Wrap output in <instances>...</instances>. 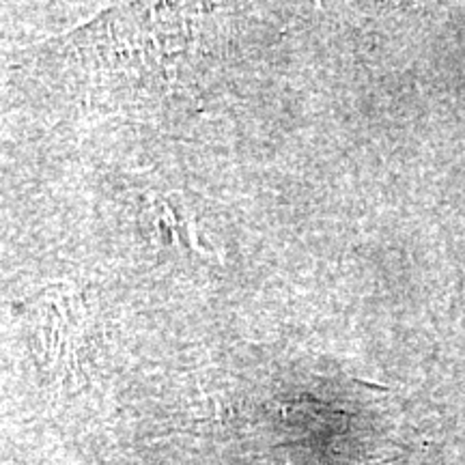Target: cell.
<instances>
[{
	"label": "cell",
	"mask_w": 465,
	"mask_h": 465,
	"mask_svg": "<svg viewBox=\"0 0 465 465\" xmlns=\"http://www.w3.org/2000/svg\"><path fill=\"white\" fill-rule=\"evenodd\" d=\"M201 7L188 5H125L106 11L74 35L75 48L93 67L125 75H162L166 80L192 54V17Z\"/></svg>",
	"instance_id": "6da1fadb"
},
{
	"label": "cell",
	"mask_w": 465,
	"mask_h": 465,
	"mask_svg": "<svg viewBox=\"0 0 465 465\" xmlns=\"http://www.w3.org/2000/svg\"><path fill=\"white\" fill-rule=\"evenodd\" d=\"M33 332L48 364L63 366L74 358L84 332V306L69 287H52L35 300Z\"/></svg>",
	"instance_id": "7a4b0ae2"
}]
</instances>
